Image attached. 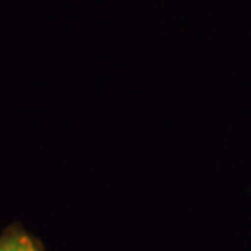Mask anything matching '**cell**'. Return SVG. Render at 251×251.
<instances>
[{"instance_id": "1", "label": "cell", "mask_w": 251, "mask_h": 251, "mask_svg": "<svg viewBox=\"0 0 251 251\" xmlns=\"http://www.w3.org/2000/svg\"><path fill=\"white\" fill-rule=\"evenodd\" d=\"M0 251H46L39 238L23 225L12 224L0 233Z\"/></svg>"}]
</instances>
